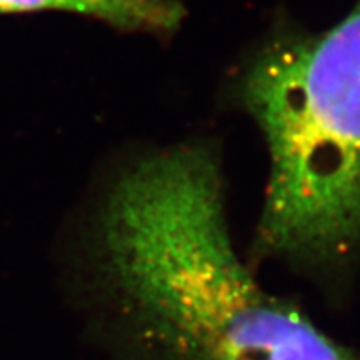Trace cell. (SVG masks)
I'll use <instances>...</instances> for the list:
<instances>
[{"mask_svg":"<svg viewBox=\"0 0 360 360\" xmlns=\"http://www.w3.org/2000/svg\"><path fill=\"white\" fill-rule=\"evenodd\" d=\"M57 267L82 339L103 360H360L238 254L209 143L115 169L67 215Z\"/></svg>","mask_w":360,"mask_h":360,"instance_id":"cell-1","label":"cell"},{"mask_svg":"<svg viewBox=\"0 0 360 360\" xmlns=\"http://www.w3.org/2000/svg\"><path fill=\"white\" fill-rule=\"evenodd\" d=\"M244 101L270 157L247 264L334 299L360 257V0L328 32L265 49Z\"/></svg>","mask_w":360,"mask_h":360,"instance_id":"cell-2","label":"cell"},{"mask_svg":"<svg viewBox=\"0 0 360 360\" xmlns=\"http://www.w3.org/2000/svg\"><path fill=\"white\" fill-rule=\"evenodd\" d=\"M69 11L122 29L169 30L184 17L175 0H0V13Z\"/></svg>","mask_w":360,"mask_h":360,"instance_id":"cell-3","label":"cell"}]
</instances>
